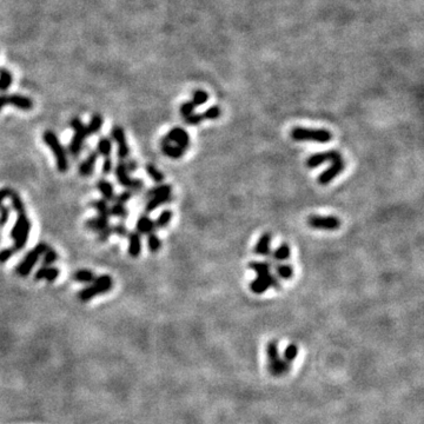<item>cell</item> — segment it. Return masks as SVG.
Here are the masks:
<instances>
[{"label":"cell","mask_w":424,"mask_h":424,"mask_svg":"<svg viewBox=\"0 0 424 424\" xmlns=\"http://www.w3.org/2000/svg\"><path fill=\"white\" fill-rule=\"evenodd\" d=\"M221 108L219 106H211V108H209L206 110V111H204L202 113L203 118L204 119H217L221 117Z\"/></svg>","instance_id":"ab89813d"},{"label":"cell","mask_w":424,"mask_h":424,"mask_svg":"<svg viewBox=\"0 0 424 424\" xmlns=\"http://www.w3.org/2000/svg\"><path fill=\"white\" fill-rule=\"evenodd\" d=\"M72 278H73V281L79 283H92L97 277L96 275H94V272L91 271V270L80 269L77 270V271L72 275Z\"/></svg>","instance_id":"f546056e"},{"label":"cell","mask_w":424,"mask_h":424,"mask_svg":"<svg viewBox=\"0 0 424 424\" xmlns=\"http://www.w3.org/2000/svg\"><path fill=\"white\" fill-rule=\"evenodd\" d=\"M49 247L50 245L47 243H44V242H42V243H38L36 246H34L33 249L24 257L23 260L18 264V266L15 268V272H17V275L20 276V277H27V276L31 273V271L33 270L36 263L39 260L40 257L45 253V251L49 249Z\"/></svg>","instance_id":"5b68a950"},{"label":"cell","mask_w":424,"mask_h":424,"mask_svg":"<svg viewBox=\"0 0 424 424\" xmlns=\"http://www.w3.org/2000/svg\"><path fill=\"white\" fill-rule=\"evenodd\" d=\"M110 213H111V216L121 219H126L128 216V211L125 205L118 203H115L112 206H110Z\"/></svg>","instance_id":"e575fe53"},{"label":"cell","mask_w":424,"mask_h":424,"mask_svg":"<svg viewBox=\"0 0 424 424\" xmlns=\"http://www.w3.org/2000/svg\"><path fill=\"white\" fill-rule=\"evenodd\" d=\"M8 198H9V199H11V206H12V209H13L14 211L18 213V215H19V213H25V212H26V210H25V204L23 202V199H21L20 194L17 193L13 190V191H12L11 196H9Z\"/></svg>","instance_id":"d6a6232c"},{"label":"cell","mask_w":424,"mask_h":424,"mask_svg":"<svg viewBox=\"0 0 424 424\" xmlns=\"http://www.w3.org/2000/svg\"><path fill=\"white\" fill-rule=\"evenodd\" d=\"M136 229L139 235H149L151 232H155L156 230L155 222H153L149 216H140L137 221Z\"/></svg>","instance_id":"44dd1931"},{"label":"cell","mask_w":424,"mask_h":424,"mask_svg":"<svg viewBox=\"0 0 424 424\" xmlns=\"http://www.w3.org/2000/svg\"><path fill=\"white\" fill-rule=\"evenodd\" d=\"M171 199H172L171 194H166V196L151 197V198H149V200H147V203H146L145 211L147 213L155 211L156 209H158L159 206H162V205H164V204L169 203Z\"/></svg>","instance_id":"d4e9b609"},{"label":"cell","mask_w":424,"mask_h":424,"mask_svg":"<svg viewBox=\"0 0 424 424\" xmlns=\"http://www.w3.org/2000/svg\"><path fill=\"white\" fill-rule=\"evenodd\" d=\"M103 122H104V119L102 117V115H99V113H94L90 119V122L86 125L87 136H92V134L98 133L100 128L103 126Z\"/></svg>","instance_id":"83f0119b"},{"label":"cell","mask_w":424,"mask_h":424,"mask_svg":"<svg viewBox=\"0 0 424 424\" xmlns=\"http://www.w3.org/2000/svg\"><path fill=\"white\" fill-rule=\"evenodd\" d=\"M15 252V250L13 247H6V249H2L0 251V264H4L7 262L9 258H12V256H13Z\"/></svg>","instance_id":"bcb514c9"},{"label":"cell","mask_w":424,"mask_h":424,"mask_svg":"<svg viewBox=\"0 0 424 424\" xmlns=\"http://www.w3.org/2000/svg\"><path fill=\"white\" fill-rule=\"evenodd\" d=\"M297 347L294 344H290L289 347L285 349L284 351V360L287 361V362H291V361H294L295 358L297 356Z\"/></svg>","instance_id":"b9f144b4"},{"label":"cell","mask_w":424,"mask_h":424,"mask_svg":"<svg viewBox=\"0 0 424 424\" xmlns=\"http://www.w3.org/2000/svg\"><path fill=\"white\" fill-rule=\"evenodd\" d=\"M9 215H11V207L6 205L0 206V226H4L8 222Z\"/></svg>","instance_id":"ee69618b"},{"label":"cell","mask_w":424,"mask_h":424,"mask_svg":"<svg viewBox=\"0 0 424 424\" xmlns=\"http://www.w3.org/2000/svg\"><path fill=\"white\" fill-rule=\"evenodd\" d=\"M172 193V187L171 185L168 184H159L157 185L155 187H151L149 191H147L146 196L147 198L151 197H156V196H166V194H171Z\"/></svg>","instance_id":"4dcf8cb0"},{"label":"cell","mask_w":424,"mask_h":424,"mask_svg":"<svg viewBox=\"0 0 424 424\" xmlns=\"http://www.w3.org/2000/svg\"><path fill=\"white\" fill-rule=\"evenodd\" d=\"M96 186L97 190L99 191L106 202L115 199V188H113V185L110 183V182L106 181V179H99V181L97 182Z\"/></svg>","instance_id":"7402d4cb"},{"label":"cell","mask_w":424,"mask_h":424,"mask_svg":"<svg viewBox=\"0 0 424 424\" xmlns=\"http://www.w3.org/2000/svg\"><path fill=\"white\" fill-rule=\"evenodd\" d=\"M203 119L204 118L202 113H200V115H198V113H191L190 116H187L186 118H184V121L187 125H198L200 124V121H202Z\"/></svg>","instance_id":"7dc6e473"},{"label":"cell","mask_w":424,"mask_h":424,"mask_svg":"<svg viewBox=\"0 0 424 424\" xmlns=\"http://www.w3.org/2000/svg\"><path fill=\"white\" fill-rule=\"evenodd\" d=\"M172 217H174V213H172L171 210H164V211L160 212L158 218H157L156 222H155L156 229L166 228V226H168L170 223H171Z\"/></svg>","instance_id":"1f68e13d"},{"label":"cell","mask_w":424,"mask_h":424,"mask_svg":"<svg viewBox=\"0 0 424 424\" xmlns=\"http://www.w3.org/2000/svg\"><path fill=\"white\" fill-rule=\"evenodd\" d=\"M271 269L272 271H275V275L277 276L278 278L290 279L292 278V276H294V269H292V266L289 265V264L275 262L271 264Z\"/></svg>","instance_id":"603a6c76"},{"label":"cell","mask_w":424,"mask_h":424,"mask_svg":"<svg viewBox=\"0 0 424 424\" xmlns=\"http://www.w3.org/2000/svg\"><path fill=\"white\" fill-rule=\"evenodd\" d=\"M13 81V75L6 68H0V91L8 90Z\"/></svg>","instance_id":"836d02e7"},{"label":"cell","mask_w":424,"mask_h":424,"mask_svg":"<svg viewBox=\"0 0 424 424\" xmlns=\"http://www.w3.org/2000/svg\"><path fill=\"white\" fill-rule=\"evenodd\" d=\"M30 232H31V222L30 219L25 223L23 228L20 229V231L18 232V235L15 236V238L13 240L14 244H13V249L15 251H20L23 250L25 247V245H26L28 237H30Z\"/></svg>","instance_id":"2e32d148"},{"label":"cell","mask_w":424,"mask_h":424,"mask_svg":"<svg viewBox=\"0 0 424 424\" xmlns=\"http://www.w3.org/2000/svg\"><path fill=\"white\" fill-rule=\"evenodd\" d=\"M160 147H162V152L164 153L166 157H169V158L172 159H179L181 157L184 156L185 151L183 149H181V147L175 145V144L170 143L169 140H166L165 138H163L162 141H160Z\"/></svg>","instance_id":"e0dca14e"},{"label":"cell","mask_w":424,"mask_h":424,"mask_svg":"<svg viewBox=\"0 0 424 424\" xmlns=\"http://www.w3.org/2000/svg\"><path fill=\"white\" fill-rule=\"evenodd\" d=\"M91 206H92V209H94L97 211V216L103 219H108L109 221L110 217H111V213H110V206L108 202H106L104 198L91 202Z\"/></svg>","instance_id":"cb8c5ba5"},{"label":"cell","mask_w":424,"mask_h":424,"mask_svg":"<svg viewBox=\"0 0 424 424\" xmlns=\"http://www.w3.org/2000/svg\"><path fill=\"white\" fill-rule=\"evenodd\" d=\"M43 139L45 141L46 145L52 150L53 156H55L56 158L57 169L64 174V172L68 170V157L67 152H66L65 147L62 146L61 140H59L58 136H57L53 131L46 130L43 133Z\"/></svg>","instance_id":"7a4b0ae2"},{"label":"cell","mask_w":424,"mask_h":424,"mask_svg":"<svg viewBox=\"0 0 424 424\" xmlns=\"http://www.w3.org/2000/svg\"><path fill=\"white\" fill-rule=\"evenodd\" d=\"M112 228H113V234L119 236V237H127L128 230L124 223H118V224L113 225Z\"/></svg>","instance_id":"f6af8a7d"},{"label":"cell","mask_w":424,"mask_h":424,"mask_svg":"<svg viewBox=\"0 0 424 424\" xmlns=\"http://www.w3.org/2000/svg\"><path fill=\"white\" fill-rule=\"evenodd\" d=\"M270 254H271V257L276 260V262L283 263L290 258V254H291L290 246H289L287 243H283L281 244V246H278L275 251H271Z\"/></svg>","instance_id":"4316f807"},{"label":"cell","mask_w":424,"mask_h":424,"mask_svg":"<svg viewBox=\"0 0 424 424\" xmlns=\"http://www.w3.org/2000/svg\"><path fill=\"white\" fill-rule=\"evenodd\" d=\"M111 137L113 138V140L117 143V146H118L117 155L119 157V159L126 160L128 158V155H130V147L127 145V140H126V136H125L124 128L118 126V125L113 126L111 128Z\"/></svg>","instance_id":"30bf717a"},{"label":"cell","mask_w":424,"mask_h":424,"mask_svg":"<svg viewBox=\"0 0 424 424\" xmlns=\"http://www.w3.org/2000/svg\"><path fill=\"white\" fill-rule=\"evenodd\" d=\"M58 258H59L58 252H57L56 250L51 249V247H49V249L45 251V253L43 254L42 265L43 266H51L52 264H55L57 260H58Z\"/></svg>","instance_id":"74e56055"},{"label":"cell","mask_w":424,"mask_h":424,"mask_svg":"<svg viewBox=\"0 0 424 424\" xmlns=\"http://www.w3.org/2000/svg\"><path fill=\"white\" fill-rule=\"evenodd\" d=\"M339 156H342V155L336 150H330V151H326V152L315 153V155L310 156L309 158H307L306 166L309 169L318 168V166L323 165L324 163L332 162V160L336 159Z\"/></svg>","instance_id":"4fadbf2b"},{"label":"cell","mask_w":424,"mask_h":424,"mask_svg":"<svg viewBox=\"0 0 424 424\" xmlns=\"http://www.w3.org/2000/svg\"><path fill=\"white\" fill-rule=\"evenodd\" d=\"M112 287H113V279L111 276L109 275L99 276V277L94 279L92 284L89 285V287L81 289V290L78 292L77 297L78 300L85 303V302H89L90 300H92L93 297L106 294V292L111 290Z\"/></svg>","instance_id":"277c9868"},{"label":"cell","mask_w":424,"mask_h":424,"mask_svg":"<svg viewBox=\"0 0 424 424\" xmlns=\"http://www.w3.org/2000/svg\"><path fill=\"white\" fill-rule=\"evenodd\" d=\"M115 175L118 179V183L121 186L127 187L132 192H138V191L143 190L144 182L139 178H131L128 174L126 166H125L124 160H121L115 168Z\"/></svg>","instance_id":"52a82bcc"},{"label":"cell","mask_w":424,"mask_h":424,"mask_svg":"<svg viewBox=\"0 0 424 424\" xmlns=\"http://www.w3.org/2000/svg\"><path fill=\"white\" fill-rule=\"evenodd\" d=\"M128 247L127 252L132 258H137L141 252V236L138 232H130L127 235Z\"/></svg>","instance_id":"ac0fdd59"},{"label":"cell","mask_w":424,"mask_h":424,"mask_svg":"<svg viewBox=\"0 0 424 424\" xmlns=\"http://www.w3.org/2000/svg\"><path fill=\"white\" fill-rule=\"evenodd\" d=\"M164 138L166 140H169L170 143L175 144V145L179 146L184 151H186L188 147H190V136H188L187 132L182 127L172 128V130L168 132V134H166Z\"/></svg>","instance_id":"7c38bea8"},{"label":"cell","mask_w":424,"mask_h":424,"mask_svg":"<svg viewBox=\"0 0 424 424\" xmlns=\"http://www.w3.org/2000/svg\"><path fill=\"white\" fill-rule=\"evenodd\" d=\"M109 225L110 223L108 219H103L98 216L87 219V221L85 222V228L89 229L90 231H93V232H100Z\"/></svg>","instance_id":"484cf974"},{"label":"cell","mask_w":424,"mask_h":424,"mask_svg":"<svg viewBox=\"0 0 424 424\" xmlns=\"http://www.w3.org/2000/svg\"><path fill=\"white\" fill-rule=\"evenodd\" d=\"M70 125L71 127L73 128V137H72L70 145H68V153H70L73 158H77V157H79L80 155L85 139L89 136H87L86 125L84 124L80 118H72Z\"/></svg>","instance_id":"8992f818"},{"label":"cell","mask_w":424,"mask_h":424,"mask_svg":"<svg viewBox=\"0 0 424 424\" xmlns=\"http://www.w3.org/2000/svg\"><path fill=\"white\" fill-rule=\"evenodd\" d=\"M112 152V141L108 137H100L97 144V153L103 156L104 158L111 156Z\"/></svg>","instance_id":"f1b7e54d"},{"label":"cell","mask_w":424,"mask_h":424,"mask_svg":"<svg viewBox=\"0 0 424 424\" xmlns=\"http://www.w3.org/2000/svg\"><path fill=\"white\" fill-rule=\"evenodd\" d=\"M194 105L192 104V102H185L182 104L181 109H179V111H181V115L183 118H186L187 116H190L191 113H193L194 111Z\"/></svg>","instance_id":"7bdbcfd3"},{"label":"cell","mask_w":424,"mask_h":424,"mask_svg":"<svg viewBox=\"0 0 424 424\" xmlns=\"http://www.w3.org/2000/svg\"><path fill=\"white\" fill-rule=\"evenodd\" d=\"M146 174L149 175L151 179H153V182H156L157 184H162L164 182V175L159 171L153 164H149L146 166Z\"/></svg>","instance_id":"8d00e7d4"},{"label":"cell","mask_w":424,"mask_h":424,"mask_svg":"<svg viewBox=\"0 0 424 424\" xmlns=\"http://www.w3.org/2000/svg\"><path fill=\"white\" fill-rule=\"evenodd\" d=\"M331 165L329 166L325 171H323L322 174L318 176V183L320 185H326L331 183L334 179L337 177L339 174H342L344 170V160L342 158V156L337 157V158L332 160Z\"/></svg>","instance_id":"9c48e42d"},{"label":"cell","mask_w":424,"mask_h":424,"mask_svg":"<svg viewBox=\"0 0 424 424\" xmlns=\"http://www.w3.org/2000/svg\"><path fill=\"white\" fill-rule=\"evenodd\" d=\"M207 99H209V94H207L205 91L197 90L193 92V98L191 102H192L194 108H197V106H200L203 105V104H205L207 102Z\"/></svg>","instance_id":"f35d334b"},{"label":"cell","mask_w":424,"mask_h":424,"mask_svg":"<svg viewBox=\"0 0 424 424\" xmlns=\"http://www.w3.org/2000/svg\"><path fill=\"white\" fill-rule=\"evenodd\" d=\"M271 234H269V232H265V234H263L260 236V238L257 242V244L254 245L253 247V252L257 254V256H268V254L271 252V249H270V244H271Z\"/></svg>","instance_id":"d6986e66"},{"label":"cell","mask_w":424,"mask_h":424,"mask_svg":"<svg viewBox=\"0 0 424 424\" xmlns=\"http://www.w3.org/2000/svg\"><path fill=\"white\" fill-rule=\"evenodd\" d=\"M61 275L59 269L53 268V266H42L40 269L37 270L36 275H34V279L36 281H40V279H45L47 282H53Z\"/></svg>","instance_id":"ffe728a7"},{"label":"cell","mask_w":424,"mask_h":424,"mask_svg":"<svg viewBox=\"0 0 424 424\" xmlns=\"http://www.w3.org/2000/svg\"><path fill=\"white\" fill-rule=\"evenodd\" d=\"M268 356L270 361V369L275 373H282L287 370V361L278 356V347L276 342H270L268 345Z\"/></svg>","instance_id":"8fae6325"},{"label":"cell","mask_w":424,"mask_h":424,"mask_svg":"<svg viewBox=\"0 0 424 424\" xmlns=\"http://www.w3.org/2000/svg\"><path fill=\"white\" fill-rule=\"evenodd\" d=\"M6 105H7V96L1 94V96H0V111H1V110L4 109V106Z\"/></svg>","instance_id":"f5cc1de1"},{"label":"cell","mask_w":424,"mask_h":424,"mask_svg":"<svg viewBox=\"0 0 424 424\" xmlns=\"http://www.w3.org/2000/svg\"><path fill=\"white\" fill-rule=\"evenodd\" d=\"M124 163H125V166H126L128 174H131V172H134L137 170V166L138 165H137V162L134 159L124 160Z\"/></svg>","instance_id":"816d5d0a"},{"label":"cell","mask_w":424,"mask_h":424,"mask_svg":"<svg viewBox=\"0 0 424 424\" xmlns=\"http://www.w3.org/2000/svg\"><path fill=\"white\" fill-rule=\"evenodd\" d=\"M249 268L257 273V277L250 283V289L253 294L262 295L268 289H279L278 277L272 271L270 264L266 262H250Z\"/></svg>","instance_id":"6da1fadb"},{"label":"cell","mask_w":424,"mask_h":424,"mask_svg":"<svg viewBox=\"0 0 424 424\" xmlns=\"http://www.w3.org/2000/svg\"><path fill=\"white\" fill-rule=\"evenodd\" d=\"M97 160H98V153H97V151H92L79 165V170H78L79 175L83 176V177H89V176L92 175L94 168H96Z\"/></svg>","instance_id":"9a60e30c"},{"label":"cell","mask_w":424,"mask_h":424,"mask_svg":"<svg viewBox=\"0 0 424 424\" xmlns=\"http://www.w3.org/2000/svg\"><path fill=\"white\" fill-rule=\"evenodd\" d=\"M12 191H13V188L7 187V186L0 188V206L2 205V202H4L6 198H8L9 196H11Z\"/></svg>","instance_id":"f907efd6"},{"label":"cell","mask_w":424,"mask_h":424,"mask_svg":"<svg viewBox=\"0 0 424 424\" xmlns=\"http://www.w3.org/2000/svg\"><path fill=\"white\" fill-rule=\"evenodd\" d=\"M147 247H149L151 252H157L162 247V241H160V238L155 232H151V234L147 235Z\"/></svg>","instance_id":"d590c367"},{"label":"cell","mask_w":424,"mask_h":424,"mask_svg":"<svg viewBox=\"0 0 424 424\" xmlns=\"http://www.w3.org/2000/svg\"><path fill=\"white\" fill-rule=\"evenodd\" d=\"M132 191H130V190H125V191H122L121 193H119L118 196H115V203H118V204H122V205H125V204H126L128 200L131 199L132 198Z\"/></svg>","instance_id":"60d3db41"},{"label":"cell","mask_w":424,"mask_h":424,"mask_svg":"<svg viewBox=\"0 0 424 424\" xmlns=\"http://www.w3.org/2000/svg\"><path fill=\"white\" fill-rule=\"evenodd\" d=\"M7 105H12L19 110H24V111H28V110H32L33 102L28 97L13 93L7 96Z\"/></svg>","instance_id":"5bb4252c"},{"label":"cell","mask_w":424,"mask_h":424,"mask_svg":"<svg viewBox=\"0 0 424 424\" xmlns=\"http://www.w3.org/2000/svg\"><path fill=\"white\" fill-rule=\"evenodd\" d=\"M291 138L296 141H313L326 144L332 139V133L326 128H309L296 126L291 130Z\"/></svg>","instance_id":"3957f363"},{"label":"cell","mask_w":424,"mask_h":424,"mask_svg":"<svg viewBox=\"0 0 424 424\" xmlns=\"http://www.w3.org/2000/svg\"><path fill=\"white\" fill-rule=\"evenodd\" d=\"M307 225L315 230L335 231L341 228V221L336 216L312 215L307 218Z\"/></svg>","instance_id":"ba28073f"},{"label":"cell","mask_w":424,"mask_h":424,"mask_svg":"<svg viewBox=\"0 0 424 424\" xmlns=\"http://www.w3.org/2000/svg\"><path fill=\"white\" fill-rule=\"evenodd\" d=\"M113 170V160L110 158V157H106V158H104L103 165H102V172L103 175L108 176L112 172Z\"/></svg>","instance_id":"c3c4849f"},{"label":"cell","mask_w":424,"mask_h":424,"mask_svg":"<svg viewBox=\"0 0 424 424\" xmlns=\"http://www.w3.org/2000/svg\"><path fill=\"white\" fill-rule=\"evenodd\" d=\"M112 234H113L112 225L106 226V228L104 229V230L98 232V241L99 242H106L110 238V236H112Z\"/></svg>","instance_id":"681fc988"}]
</instances>
